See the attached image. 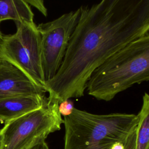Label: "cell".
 I'll return each mask as SVG.
<instances>
[{
	"label": "cell",
	"mask_w": 149,
	"mask_h": 149,
	"mask_svg": "<svg viewBox=\"0 0 149 149\" xmlns=\"http://www.w3.org/2000/svg\"><path fill=\"white\" fill-rule=\"evenodd\" d=\"M27 149H49L45 140H40L36 142Z\"/></svg>",
	"instance_id": "cell-14"
},
{
	"label": "cell",
	"mask_w": 149,
	"mask_h": 149,
	"mask_svg": "<svg viewBox=\"0 0 149 149\" xmlns=\"http://www.w3.org/2000/svg\"><path fill=\"white\" fill-rule=\"evenodd\" d=\"M137 122L135 114L99 115L74 108L63 117L64 149H110L116 143L124 144Z\"/></svg>",
	"instance_id": "cell-3"
},
{
	"label": "cell",
	"mask_w": 149,
	"mask_h": 149,
	"mask_svg": "<svg viewBox=\"0 0 149 149\" xmlns=\"http://www.w3.org/2000/svg\"><path fill=\"white\" fill-rule=\"evenodd\" d=\"M73 102L70 99L64 100L59 104V112L61 116H66L69 115L74 109Z\"/></svg>",
	"instance_id": "cell-11"
},
{
	"label": "cell",
	"mask_w": 149,
	"mask_h": 149,
	"mask_svg": "<svg viewBox=\"0 0 149 149\" xmlns=\"http://www.w3.org/2000/svg\"><path fill=\"white\" fill-rule=\"evenodd\" d=\"M2 147V133H1V129H0V149H1Z\"/></svg>",
	"instance_id": "cell-16"
},
{
	"label": "cell",
	"mask_w": 149,
	"mask_h": 149,
	"mask_svg": "<svg viewBox=\"0 0 149 149\" xmlns=\"http://www.w3.org/2000/svg\"><path fill=\"white\" fill-rule=\"evenodd\" d=\"M80 13L79 8L37 26L40 36L41 65L45 83L53 78L62 63Z\"/></svg>",
	"instance_id": "cell-6"
},
{
	"label": "cell",
	"mask_w": 149,
	"mask_h": 149,
	"mask_svg": "<svg viewBox=\"0 0 149 149\" xmlns=\"http://www.w3.org/2000/svg\"><path fill=\"white\" fill-rule=\"evenodd\" d=\"M34 14L25 1L0 0V22L12 20L16 25L24 22H33Z\"/></svg>",
	"instance_id": "cell-9"
},
{
	"label": "cell",
	"mask_w": 149,
	"mask_h": 149,
	"mask_svg": "<svg viewBox=\"0 0 149 149\" xmlns=\"http://www.w3.org/2000/svg\"><path fill=\"white\" fill-rule=\"evenodd\" d=\"M44 87L35 84L23 72L0 59V100L21 95H45Z\"/></svg>",
	"instance_id": "cell-7"
},
{
	"label": "cell",
	"mask_w": 149,
	"mask_h": 149,
	"mask_svg": "<svg viewBox=\"0 0 149 149\" xmlns=\"http://www.w3.org/2000/svg\"><path fill=\"white\" fill-rule=\"evenodd\" d=\"M48 101L45 95H21L0 100V122L6 123L42 107Z\"/></svg>",
	"instance_id": "cell-8"
},
{
	"label": "cell",
	"mask_w": 149,
	"mask_h": 149,
	"mask_svg": "<svg viewBox=\"0 0 149 149\" xmlns=\"http://www.w3.org/2000/svg\"><path fill=\"white\" fill-rule=\"evenodd\" d=\"M13 34H0V59L23 72L35 84L44 87L40 50V36L34 22L16 25Z\"/></svg>",
	"instance_id": "cell-5"
},
{
	"label": "cell",
	"mask_w": 149,
	"mask_h": 149,
	"mask_svg": "<svg viewBox=\"0 0 149 149\" xmlns=\"http://www.w3.org/2000/svg\"><path fill=\"white\" fill-rule=\"evenodd\" d=\"M80 10L62 63L45 83L51 102L83 97L95 70L130 42L149 34V0H102Z\"/></svg>",
	"instance_id": "cell-1"
},
{
	"label": "cell",
	"mask_w": 149,
	"mask_h": 149,
	"mask_svg": "<svg viewBox=\"0 0 149 149\" xmlns=\"http://www.w3.org/2000/svg\"><path fill=\"white\" fill-rule=\"evenodd\" d=\"M149 81V34L130 42L92 73L87 94L109 101L135 84Z\"/></svg>",
	"instance_id": "cell-2"
},
{
	"label": "cell",
	"mask_w": 149,
	"mask_h": 149,
	"mask_svg": "<svg viewBox=\"0 0 149 149\" xmlns=\"http://www.w3.org/2000/svg\"><path fill=\"white\" fill-rule=\"evenodd\" d=\"M26 2L29 5H32L37 9L43 15L47 16V9L45 8L44 1L41 0H25Z\"/></svg>",
	"instance_id": "cell-12"
},
{
	"label": "cell",
	"mask_w": 149,
	"mask_h": 149,
	"mask_svg": "<svg viewBox=\"0 0 149 149\" xmlns=\"http://www.w3.org/2000/svg\"><path fill=\"white\" fill-rule=\"evenodd\" d=\"M1 31H0V34H1Z\"/></svg>",
	"instance_id": "cell-17"
},
{
	"label": "cell",
	"mask_w": 149,
	"mask_h": 149,
	"mask_svg": "<svg viewBox=\"0 0 149 149\" xmlns=\"http://www.w3.org/2000/svg\"><path fill=\"white\" fill-rule=\"evenodd\" d=\"M110 149H125L124 144L123 143H116L114 144Z\"/></svg>",
	"instance_id": "cell-15"
},
{
	"label": "cell",
	"mask_w": 149,
	"mask_h": 149,
	"mask_svg": "<svg viewBox=\"0 0 149 149\" xmlns=\"http://www.w3.org/2000/svg\"><path fill=\"white\" fill-rule=\"evenodd\" d=\"M136 128L133 130L126 138L124 143L125 149H136Z\"/></svg>",
	"instance_id": "cell-13"
},
{
	"label": "cell",
	"mask_w": 149,
	"mask_h": 149,
	"mask_svg": "<svg viewBox=\"0 0 149 149\" xmlns=\"http://www.w3.org/2000/svg\"><path fill=\"white\" fill-rule=\"evenodd\" d=\"M136 149H149V94L144 93L141 109L137 115Z\"/></svg>",
	"instance_id": "cell-10"
},
{
	"label": "cell",
	"mask_w": 149,
	"mask_h": 149,
	"mask_svg": "<svg viewBox=\"0 0 149 149\" xmlns=\"http://www.w3.org/2000/svg\"><path fill=\"white\" fill-rule=\"evenodd\" d=\"M58 107V102L48 100L41 108L5 123L1 129V149H27L59 130L63 119Z\"/></svg>",
	"instance_id": "cell-4"
}]
</instances>
